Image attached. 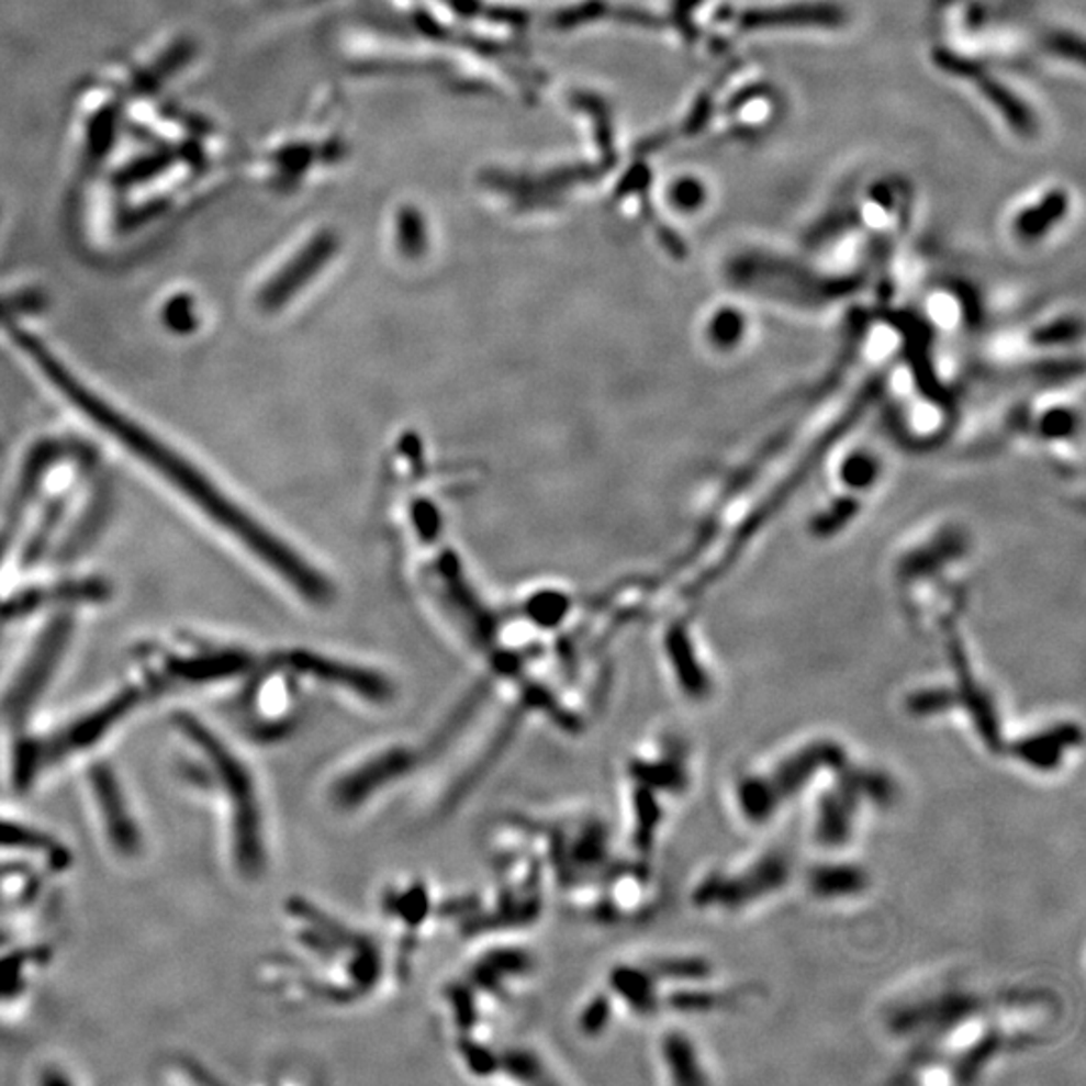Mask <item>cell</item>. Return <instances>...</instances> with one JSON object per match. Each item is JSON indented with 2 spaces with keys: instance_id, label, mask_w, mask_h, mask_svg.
Returning <instances> with one entry per match:
<instances>
[{
  "instance_id": "obj_1",
  "label": "cell",
  "mask_w": 1086,
  "mask_h": 1086,
  "mask_svg": "<svg viewBox=\"0 0 1086 1086\" xmlns=\"http://www.w3.org/2000/svg\"><path fill=\"white\" fill-rule=\"evenodd\" d=\"M1054 998L1037 988L986 994L960 978H933L892 998L889 1037L906 1044L904 1083H974L1008 1054L1051 1032Z\"/></svg>"
},
{
  "instance_id": "obj_2",
  "label": "cell",
  "mask_w": 1086,
  "mask_h": 1086,
  "mask_svg": "<svg viewBox=\"0 0 1086 1086\" xmlns=\"http://www.w3.org/2000/svg\"><path fill=\"white\" fill-rule=\"evenodd\" d=\"M14 345L26 355L38 374H43L45 381L77 408V413L135 457V461L156 471L181 497H186L215 526L222 527L227 536L238 539L244 548L292 585L300 596L314 604H326L333 597V585L321 573L302 560L296 551L288 548L284 541L260 526V522L239 510L238 503L232 502L220 488H215L198 467L188 461V457L168 447L115 406L109 405L91 387L79 381V377L67 369L63 360L55 357L41 340L16 331Z\"/></svg>"
},
{
  "instance_id": "obj_3",
  "label": "cell",
  "mask_w": 1086,
  "mask_h": 1086,
  "mask_svg": "<svg viewBox=\"0 0 1086 1086\" xmlns=\"http://www.w3.org/2000/svg\"><path fill=\"white\" fill-rule=\"evenodd\" d=\"M173 725L193 751L195 781L220 795L227 813L229 851L244 880L260 877L266 867L262 807L250 769L232 747L190 713L173 715Z\"/></svg>"
},
{
  "instance_id": "obj_4",
  "label": "cell",
  "mask_w": 1086,
  "mask_h": 1086,
  "mask_svg": "<svg viewBox=\"0 0 1086 1086\" xmlns=\"http://www.w3.org/2000/svg\"><path fill=\"white\" fill-rule=\"evenodd\" d=\"M848 749L831 737L805 740L773 761L747 771L737 779L732 800L747 825L775 821L781 813L819 785L825 776L848 761Z\"/></svg>"
},
{
  "instance_id": "obj_5",
  "label": "cell",
  "mask_w": 1086,
  "mask_h": 1086,
  "mask_svg": "<svg viewBox=\"0 0 1086 1086\" xmlns=\"http://www.w3.org/2000/svg\"><path fill=\"white\" fill-rule=\"evenodd\" d=\"M813 805V843L824 851H841L855 839L867 813L884 809L897 797L896 781L872 764L849 757L825 776Z\"/></svg>"
},
{
  "instance_id": "obj_6",
  "label": "cell",
  "mask_w": 1086,
  "mask_h": 1086,
  "mask_svg": "<svg viewBox=\"0 0 1086 1086\" xmlns=\"http://www.w3.org/2000/svg\"><path fill=\"white\" fill-rule=\"evenodd\" d=\"M147 688H125L108 698V703L93 706L85 715L71 718L63 727L45 737L23 735L12 742L11 783L19 791L33 787L48 769L59 766L65 759L89 751L97 742L108 739L109 732L120 727L125 718L142 705Z\"/></svg>"
},
{
  "instance_id": "obj_7",
  "label": "cell",
  "mask_w": 1086,
  "mask_h": 1086,
  "mask_svg": "<svg viewBox=\"0 0 1086 1086\" xmlns=\"http://www.w3.org/2000/svg\"><path fill=\"white\" fill-rule=\"evenodd\" d=\"M632 846L648 855L657 843L669 807L664 800L682 799L691 787V751L676 739L658 740L628 763Z\"/></svg>"
},
{
  "instance_id": "obj_8",
  "label": "cell",
  "mask_w": 1086,
  "mask_h": 1086,
  "mask_svg": "<svg viewBox=\"0 0 1086 1086\" xmlns=\"http://www.w3.org/2000/svg\"><path fill=\"white\" fill-rule=\"evenodd\" d=\"M795 873L785 849H766L735 867H718L694 885V906L718 914H740L783 892Z\"/></svg>"
},
{
  "instance_id": "obj_9",
  "label": "cell",
  "mask_w": 1086,
  "mask_h": 1086,
  "mask_svg": "<svg viewBox=\"0 0 1086 1086\" xmlns=\"http://www.w3.org/2000/svg\"><path fill=\"white\" fill-rule=\"evenodd\" d=\"M71 640V622H48L26 650L11 681L0 694V718L12 727H23L59 670L60 660Z\"/></svg>"
},
{
  "instance_id": "obj_10",
  "label": "cell",
  "mask_w": 1086,
  "mask_h": 1086,
  "mask_svg": "<svg viewBox=\"0 0 1086 1086\" xmlns=\"http://www.w3.org/2000/svg\"><path fill=\"white\" fill-rule=\"evenodd\" d=\"M87 788L111 851L125 860L137 858L144 849V833L115 769L109 763L93 764L87 771Z\"/></svg>"
},
{
  "instance_id": "obj_11",
  "label": "cell",
  "mask_w": 1086,
  "mask_h": 1086,
  "mask_svg": "<svg viewBox=\"0 0 1086 1086\" xmlns=\"http://www.w3.org/2000/svg\"><path fill=\"white\" fill-rule=\"evenodd\" d=\"M1083 747V728L1073 720H1056L1018 739L1006 740L1003 754L1039 775H1052Z\"/></svg>"
},
{
  "instance_id": "obj_12",
  "label": "cell",
  "mask_w": 1086,
  "mask_h": 1086,
  "mask_svg": "<svg viewBox=\"0 0 1086 1086\" xmlns=\"http://www.w3.org/2000/svg\"><path fill=\"white\" fill-rule=\"evenodd\" d=\"M413 763L415 757L405 747H391L369 754L338 776L333 787V799L343 809L359 807L370 799L372 793L393 785L391 779H399L411 771Z\"/></svg>"
},
{
  "instance_id": "obj_13",
  "label": "cell",
  "mask_w": 1086,
  "mask_h": 1086,
  "mask_svg": "<svg viewBox=\"0 0 1086 1086\" xmlns=\"http://www.w3.org/2000/svg\"><path fill=\"white\" fill-rule=\"evenodd\" d=\"M333 251H335V242L328 236L312 242L311 246L304 248L299 258H294L292 262L288 264L287 270L275 276V280L260 292L262 309L276 311V309L284 306L288 300L296 294V290L304 287L309 282V278L323 268V264L328 260V256H333Z\"/></svg>"
},
{
  "instance_id": "obj_14",
  "label": "cell",
  "mask_w": 1086,
  "mask_h": 1086,
  "mask_svg": "<svg viewBox=\"0 0 1086 1086\" xmlns=\"http://www.w3.org/2000/svg\"><path fill=\"white\" fill-rule=\"evenodd\" d=\"M0 851L21 853L29 860H38L53 872H60L71 863V853L63 848L55 837L2 815H0Z\"/></svg>"
},
{
  "instance_id": "obj_15",
  "label": "cell",
  "mask_w": 1086,
  "mask_h": 1086,
  "mask_svg": "<svg viewBox=\"0 0 1086 1086\" xmlns=\"http://www.w3.org/2000/svg\"><path fill=\"white\" fill-rule=\"evenodd\" d=\"M805 887L815 899L821 902H841L860 897L867 885V872L851 861H821L811 865L805 875Z\"/></svg>"
},
{
  "instance_id": "obj_16",
  "label": "cell",
  "mask_w": 1086,
  "mask_h": 1086,
  "mask_svg": "<svg viewBox=\"0 0 1086 1086\" xmlns=\"http://www.w3.org/2000/svg\"><path fill=\"white\" fill-rule=\"evenodd\" d=\"M660 1059L669 1073L670 1083L676 1085L710 1083V1076L706 1075L705 1063L698 1054L696 1044L682 1032H670L664 1037L660 1046Z\"/></svg>"
},
{
  "instance_id": "obj_17",
  "label": "cell",
  "mask_w": 1086,
  "mask_h": 1086,
  "mask_svg": "<svg viewBox=\"0 0 1086 1086\" xmlns=\"http://www.w3.org/2000/svg\"><path fill=\"white\" fill-rule=\"evenodd\" d=\"M837 12L831 4H807V7H788L783 11L752 12L744 23L751 26H781L783 23H831L836 21Z\"/></svg>"
},
{
  "instance_id": "obj_18",
  "label": "cell",
  "mask_w": 1086,
  "mask_h": 1086,
  "mask_svg": "<svg viewBox=\"0 0 1086 1086\" xmlns=\"http://www.w3.org/2000/svg\"><path fill=\"white\" fill-rule=\"evenodd\" d=\"M35 892V882L26 872L0 873V906H12Z\"/></svg>"
},
{
  "instance_id": "obj_19",
  "label": "cell",
  "mask_w": 1086,
  "mask_h": 1086,
  "mask_svg": "<svg viewBox=\"0 0 1086 1086\" xmlns=\"http://www.w3.org/2000/svg\"><path fill=\"white\" fill-rule=\"evenodd\" d=\"M674 202L684 210L696 208L698 203L703 202V188H698V183H693V181H681L674 190Z\"/></svg>"
},
{
  "instance_id": "obj_20",
  "label": "cell",
  "mask_w": 1086,
  "mask_h": 1086,
  "mask_svg": "<svg viewBox=\"0 0 1086 1086\" xmlns=\"http://www.w3.org/2000/svg\"><path fill=\"white\" fill-rule=\"evenodd\" d=\"M166 321H168V326H171L176 333H188L193 326V316H191V311L186 306L183 311V304L178 302V304H171L166 311Z\"/></svg>"
}]
</instances>
